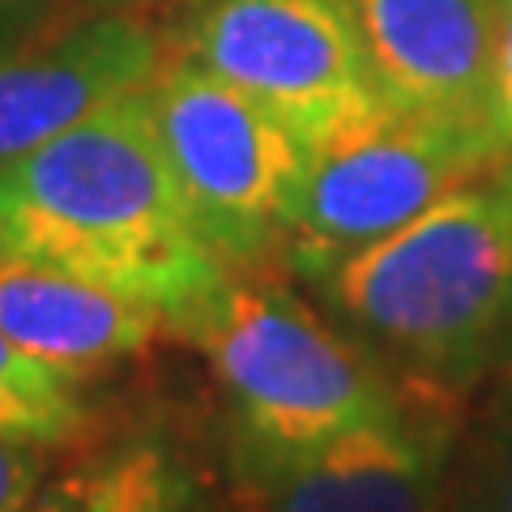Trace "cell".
Segmentation results:
<instances>
[{"mask_svg":"<svg viewBox=\"0 0 512 512\" xmlns=\"http://www.w3.org/2000/svg\"><path fill=\"white\" fill-rule=\"evenodd\" d=\"M512 141L487 120H453L384 107L329 146L308 154L286 222L282 265L325 278L333 265L393 235L448 192L500 167Z\"/></svg>","mask_w":512,"mask_h":512,"instance_id":"4","label":"cell"},{"mask_svg":"<svg viewBox=\"0 0 512 512\" xmlns=\"http://www.w3.org/2000/svg\"><path fill=\"white\" fill-rule=\"evenodd\" d=\"M90 431L82 380L56 372L0 329V436L69 448Z\"/></svg>","mask_w":512,"mask_h":512,"instance_id":"13","label":"cell"},{"mask_svg":"<svg viewBox=\"0 0 512 512\" xmlns=\"http://www.w3.org/2000/svg\"><path fill=\"white\" fill-rule=\"evenodd\" d=\"M444 470V512H512V363L478 384Z\"/></svg>","mask_w":512,"mask_h":512,"instance_id":"11","label":"cell"},{"mask_svg":"<svg viewBox=\"0 0 512 512\" xmlns=\"http://www.w3.org/2000/svg\"><path fill=\"white\" fill-rule=\"evenodd\" d=\"M457 397L414 389L406 414L239 470L256 512H444Z\"/></svg>","mask_w":512,"mask_h":512,"instance_id":"8","label":"cell"},{"mask_svg":"<svg viewBox=\"0 0 512 512\" xmlns=\"http://www.w3.org/2000/svg\"><path fill=\"white\" fill-rule=\"evenodd\" d=\"M146 86L0 163V252L111 286L180 338L231 269L192 222Z\"/></svg>","mask_w":512,"mask_h":512,"instance_id":"1","label":"cell"},{"mask_svg":"<svg viewBox=\"0 0 512 512\" xmlns=\"http://www.w3.org/2000/svg\"><path fill=\"white\" fill-rule=\"evenodd\" d=\"M56 9H154L171 5V0H52Z\"/></svg>","mask_w":512,"mask_h":512,"instance_id":"17","label":"cell"},{"mask_svg":"<svg viewBox=\"0 0 512 512\" xmlns=\"http://www.w3.org/2000/svg\"><path fill=\"white\" fill-rule=\"evenodd\" d=\"M508 171H512V150H508Z\"/></svg>","mask_w":512,"mask_h":512,"instance_id":"19","label":"cell"},{"mask_svg":"<svg viewBox=\"0 0 512 512\" xmlns=\"http://www.w3.org/2000/svg\"><path fill=\"white\" fill-rule=\"evenodd\" d=\"M146 94L205 244L235 274L282 265L308 146L274 111L184 56L167 52Z\"/></svg>","mask_w":512,"mask_h":512,"instance_id":"5","label":"cell"},{"mask_svg":"<svg viewBox=\"0 0 512 512\" xmlns=\"http://www.w3.org/2000/svg\"><path fill=\"white\" fill-rule=\"evenodd\" d=\"M231 402L235 470L406 414L414 389L269 269L231 274L180 329Z\"/></svg>","mask_w":512,"mask_h":512,"instance_id":"3","label":"cell"},{"mask_svg":"<svg viewBox=\"0 0 512 512\" xmlns=\"http://www.w3.org/2000/svg\"><path fill=\"white\" fill-rule=\"evenodd\" d=\"M22 5H30V0H0V18H9V13H18Z\"/></svg>","mask_w":512,"mask_h":512,"instance_id":"18","label":"cell"},{"mask_svg":"<svg viewBox=\"0 0 512 512\" xmlns=\"http://www.w3.org/2000/svg\"><path fill=\"white\" fill-rule=\"evenodd\" d=\"M316 286L402 380L466 397L512 363V171L448 192Z\"/></svg>","mask_w":512,"mask_h":512,"instance_id":"2","label":"cell"},{"mask_svg":"<svg viewBox=\"0 0 512 512\" xmlns=\"http://www.w3.org/2000/svg\"><path fill=\"white\" fill-rule=\"evenodd\" d=\"M167 52L244 90L312 150L376 120L367 43L350 0H171Z\"/></svg>","mask_w":512,"mask_h":512,"instance_id":"6","label":"cell"},{"mask_svg":"<svg viewBox=\"0 0 512 512\" xmlns=\"http://www.w3.org/2000/svg\"><path fill=\"white\" fill-rule=\"evenodd\" d=\"M350 5L384 103L495 124V0H350Z\"/></svg>","mask_w":512,"mask_h":512,"instance_id":"9","label":"cell"},{"mask_svg":"<svg viewBox=\"0 0 512 512\" xmlns=\"http://www.w3.org/2000/svg\"><path fill=\"white\" fill-rule=\"evenodd\" d=\"M26 512H82V483H56L43 487L39 500L30 504Z\"/></svg>","mask_w":512,"mask_h":512,"instance_id":"16","label":"cell"},{"mask_svg":"<svg viewBox=\"0 0 512 512\" xmlns=\"http://www.w3.org/2000/svg\"><path fill=\"white\" fill-rule=\"evenodd\" d=\"M82 512H210V491L175 444L137 436L82 478Z\"/></svg>","mask_w":512,"mask_h":512,"instance_id":"12","label":"cell"},{"mask_svg":"<svg viewBox=\"0 0 512 512\" xmlns=\"http://www.w3.org/2000/svg\"><path fill=\"white\" fill-rule=\"evenodd\" d=\"M47 453L30 440L0 436V512H26L47 483Z\"/></svg>","mask_w":512,"mask_h":512,"instance_id":"14","label":"cell"},{"mask_svg":"<svg viewBox=\"0 0 512 512\" xmlns=\"http://www.w3.org/2000/svg\"><path fill=\"white\" fill-rule=\"evenodd\" d=\"M0 329L82 384L150 355V346L171 333L146 303L9 252H0Z\"/></svg>","mask_w":512,"mask_h":512,"instance_id":"10","label":"cell"},{"mask_svg":"<svg viewBox=\"0 0 512 512\" xmlns=\"http://www.w3.org/2000/svg\"><path fill=\"white\" fill-rule=\"evenodd\" d=\"M495 124L512 141V0H495Z\"/></svg>","mask_w":512,"mask_h":512,"instance_id":"15","label":"cell"},{"mask_svg":"<svg viewBox=\"0 0 512 512\" xmlns=\"http://www.w3.org/2000/svg\"><path fill=\"white\" fill-rule=\"evenodd\" d=\"M163 56L150 9H52L0 47V163L141 90Z\"/></svg>","mask_w":512,"mask_h":512,"instance_id":"7","label":"cell"}]
</instances>
